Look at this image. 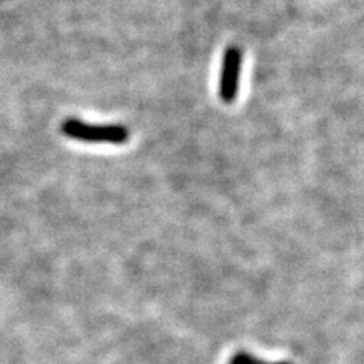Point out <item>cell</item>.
Returning a JSON list of instances; mask_svg holds the SVG:
<instances>
[{"instance_id":"cell-1","label":"cell","mask_w":364,"mask_h":364,"mask_svg":"<svg viewBox=\"0 0 364 364\" xmlns=\"http://www.w3.org/2000/svg\"><path fill=\"white\" fill-rule=\"evenodd\" d=\"M61 131L68 139L85 143L124 144L129 140L128 128L120 124H90L79 119H65Z\"/></svg>"},{"instance_id":"cell-2","label":"cell","mask_w":364,"mask_h":364,"mask_svg":"<svg viewBox=\"0 0 364 364\" xmlns=\"http://www.w3.org/2000/svg\"><path fill=\"white\" fill-rule=\"evenodd\" d=\"M243 65V50L235 44L228 46L220 67L219 79V97L226 105L235 102L240 87V75Z\"/></svg>"},{"instance_id":"cell-3","label":"cell","mask_w":364,"mask_h":364,"mask_svg":"<svg viewBox=\"0 0 364 364\" xmlns=\"http://www.w3.org/2000/svg\"><path fill=\"white\" fill-rule=\"evenodd\" d=\"M230 364H289V363H263L258 358H254L247 354H238L232 358V361Z\"/></svg>"}]
</instances>
